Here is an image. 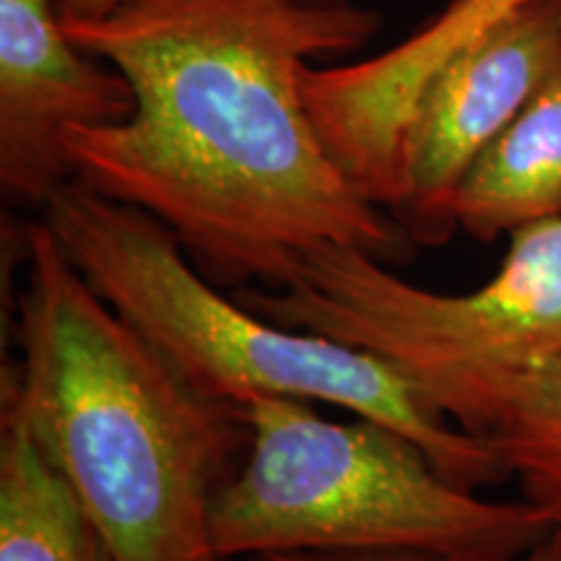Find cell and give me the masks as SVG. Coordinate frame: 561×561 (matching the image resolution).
Returning <instances> with one entry per match:
<instances>
[{"label": "cell", "mask_w": 561, "mask_h": 561, "mask_svg": "<svg viewBox=\"0 0 561 561\" xmlns=\"http://www.w3.org/2000/svg\"><path fill=\"white\" fill-rule=\"evenodd\" d=\"M62 26L136 94L125 123L62 136L76 180L164 224L214 284L286 286L331 244L409 261L416 242L343 174L301 96L307 60L359 50L380 13L128 0L100 21Z\"/></svg>", "instance_id": "6da1fadb"}, {"label": "cell", "mask_w": 561, "mask_h": 561, "mask_svg": "<svg viewBox=\"0 0 561 561\" xmlns=\"http://www.w3.org/2000/svg\"><path fill=\"white\" fill-rule=\"evenodd\" d=\"M21 359L3 411L62 476L117 561H219L208 515L250 442L240 405L187 385L70 263L24 234Z\"/></svg>", "instance_id": "7a4b0ae2"}, {"label": "cell", "mask_w": 561, "mask_h": 561, "mask_svg": "<svg viewBox=\"0 0 561 561\" xmlns=\"http://www.w3.org/2000/svg\"><path fill=\"white\" fill-rule=\"evenodd\" d=\"M45 224L83 278L206 398L242 405L265 392L333 403L403 432L460 486L507 476L486 439L434 411L380 356L276 325L224 297L146 210L73 178L45 203Z\"/></svg>", "instance_id": "3957f363"}, {"label": "cell", "mask_w": 561, "mask_h": 561, "mask_svg": "<svg viewBox=\"0 0 561 561\" xmlns=\"http://www.w3.org/2000/svg\"><path fill=\"white\" fill-rule=\"evenodd\" d=\"M248 458L210 502L216 559L320 551L515 553L561 525L523 502H489L447 479L382 421H331L312 401L250 396Z\"/></svg>", "instance_id": "277c9868"}, {"label": "cell", "mask_w": 561, "mask_h": 561, "mask_svg": "<svg viewBox=\"0 0 561 561\" xmlns=\"http://www.w3.org/2000/svg\"><path fill=\"white\" fill-rule=\"evenodd\" d=\"M491 280L437 294L359 248L312 252L286 286L237 297L261 318L369 351L450 421L462 398L561 354V216L512 231Z\"/></svg>", "instance_id": "5b68a950"}, {"label": "cell", "mask_w": 561, "mask_h": 561, "mask_svg": "<svg viewBox=\"0 0 561 561\" xmlns=\"http://www.w3.org/2000/svg\"><path fill=\"white\" fill-rule=\"evenodd\" d=\"M559 66L561 0H528L432 76L405 130L401 201L390 214L413 242L450 237V203L462 174Z\"/></svg>", "instance_id": "8992f818"}, {"label": "cell", "mask_w": 561, "mask_h": 561, "mask_svg": "<svg viewBox=\"0 0 561 561\" xmlns=\"http://www.w3.org/2000/svg\"><path fill=\"white\" fill-rule=\"evenodd\" d=\"M87 55L62 26L60 0H0V185L11 198L45 208L76 178L62 136L136 112L128 79Z\"/></svg>", "instance_id": "52a82bcc"}, {"label": "cell", "mask_w": 561, "mask_h": 561, "mask_svg": "<svg viewBox=\"0 0 561 561\" xmlns=\"http://www.w3.org/2000/svg\"><path fill=\"white\" fill-rule=\"evenodd\" d=\"M450 216L479 242L561 216V66L468 167Z\"/></svg>", "instance_id": "ba28073f"}, {"label": "cell", "mask_w": 561, "mask_h": 561, "mask_svg": "<svg viewBox=\"0 0 561 561\" xmlns=\"http://www.w3.org/2000/svg\"><path fill=\"white\" fill-rule=\"evenodd\" d=\"M450 421L486 439L525 500L561 520V354L483 385Z\"/></svg>", "instance_id": "9c48e42d"}, {"label": "cell", "mask_w": 561, "mask_h": 561, "mask_svg": "<svg viewBox=\"0 0 561 561\" xmlns=\"http://www.w3.org/2000/svg\"><path fill=\"white\" fill-rule=\"evenodd\" d=\"M0 561H117L32 434L3 411Z\"/></svg>", "instance_id": "30bf717a"}, {"label": "cell", "mask_w": 561, "mask_h": 561, "mask_svg": "<svg viewBox=\"0 0 561 561\" xmlns=\"http://www.w3.org/2000/svg\"><path fill=\"white\" fill-rule=\"evenodd\" d=\"M507 557H512V553H504V551H462V553H430V551H371V553L284 551V553H257V557H248L244 561H504Z\"/></svg>", "instance_id": "8fae6325"}, {"label": "cell", "mask_w": 561, "mask_h": 561, "mask_svg": "<svg viewBox=\"0 0 561 561\" xmlns=\"http://www.w3.org/2000/svg\"><path fill=\"white\" fill-rule=\"evenodd\" d=\"M128 0H60L62 21H100Z\"/></svg>", "instance_id": "7c38bea8"}, {"label": "cell", "mask_w": 561, "mask_h": 561, "mask_svg": "<svg viewBox=\"0 0 561 561\" xmlns=\"http://www.w3.org/2000/svg\"><path fill=\"white\" fill-rule=\"evenodd\" d=\"M504 561H561V525Z\"/></svg>", "instance_id": "4fadbf2b"}, {"label": "cell", "mask_w": 561, "mask_h": 561, "mask_svg": "<svg viewBox=\"0 0 561 561\" xmlns=\"http://www.w3.org/2000/svg\"><path fill=\"white\" fill-rule=\"evenodd\" d=\"M297 5H307V9H335V5H351L354 0H291Z\"/></svg>", "instance_id": "5bb4252c"}, {"label": "cell", "mask_w": 561, "mask_h": 561, "mask_svg": "<svg viewBox=\"0 0 561 561\" xmlns=\"http://www.w3.org/2000/svg\"><path fill=\"white\" fill-rule=\"evenodd\" d=\"M500 3L510 5V9H515V5H523V3H528V0H500Z\"/></svg>", "instance_id": "9a60e30c"}]
</instances>
